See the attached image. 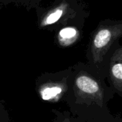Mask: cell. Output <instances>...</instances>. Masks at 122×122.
Here are the masks:
<instances>
[{
	"label": "cell",
	"mask_w": 122,
	"mask_h": 122,
	"mask_svg": "<svg viewBox=\"0 0 122 122\" xmlns=\"http://www.w3.org/2000/svg\"><path fill=\"white\" fill-rule=\"evenodd\" d=\"M82 26L69 25L56 31L55 39L58 44L63 47L71 46L78 42L83 34Z\"/></svg>",
	"instance_id": "cell-4"
},
{
	"label": "cell",
	"mask_w": 122,
	"mask_h": 122,
	"mask_svg": "<svg viewBox=\"0 0 122 122\" xmlns=\"http://www.w3.org/2000/svg\"><path fill=\"white\" fill-rule=\"evenodd\" d=\"M110 76L114 87L122 92V47H119L114 51L110 62Z\"/></svg>",
	"instance_id": "cell-5"
},
{
	"label": "cell",
	"mask_w": 122,
	"mask_h": 122,
	"mask_svg": "<svg viewBox=\"0 0 122 122\" xmlns=\"http://www.w3.org/2000/svg\"><path fill=\"white\" fill-rule=\"evenodd\" d=\"M42 0H0V5L7 6L9 4H13L16 6H23L27 11L34 9L38 6Z\"/></svg>",
	"instance_id": "cell-7"
},
{
	"label": "cell",
	"mask_w": 122,
	"mask_h": 122,
	"mask_svg": "<svg viewBox=\"0 0 122 122\" xmlns=\"http://www.w3.org/2000/svg\"><path fill=\"white\" fill-rule=\"evenodd\" d=\"M35 10L38 28L50 31L69 25L84 27L90 15L84 0H51L46 5L40 4Z\"/></svg>",
	"instance_id": "cell-1"
},
{
	"label": "cell",
	"mask_w": 122,
	"mask_h": 122,
	"mask_svg": "<svg viewBox=\"0 0 122 122\" xmlns=\"http://www.w3.org/2000/svg\"><path fill=\"white\" fill-rule=\"evenodd\" d=\"M122 36V20L101 21L91 34L89 51L94 63H101Z\"/></svg>",
	"instance_id": "cell-2"
},
{
	"label": "cell",
	"mask_w": 122,
	"mask_h": 122,
	"mask_svg": "<svg viewBox=\"0 0 122 122\" xmlns=\"http://www.w3.org/2000/svg\"><path fill=\"white\" fill-rule=\"evenodd\" d=\"M0 6H1V5H0Z\"/></svg>",
	"instance_id": "cell-8"
},
{
	"label": "cell",
	"mask_w": 122,
	"mask_h": 122,
	"mask_svg": "<svg viewBox=\"0 0 122 122\" xmlns=\"http://www.w3.org/2000/svg\"><path fill=\"white\" fill-rule=\"evenodd\" d=\"M66 90V86L61 84H46L40 89V95L45 101H53L57 99Z\"/></svg>",
	"instance_id": "cell-6"
},
{
	"label": "cell",
	"mask_w": 122,
	"mask_h": 122,
	"mask_svg": "<svg viewBox=\"0 0 122 122\" xmlns=\"http://www.w3.org/2000/svg\"><path fill=\"white\" fill-rule=\"evenodd\" d=\"M76 94L82 99H88L102 104L103 92L99 83L92 77L86 75H79L74 82Z\"/></svg>",
	"instance_id": "cell-3"
}]
</instances>
